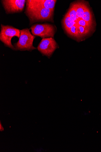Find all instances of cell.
<instances>
[{"label": "cell", "instance_id": "6da1fadb", "mask_svg": "<svg viewBox=\"0 0 101 152\" xmlns=\"http://www.w3.org/2000/svg\"><path fill=\"white\" fill-rule=\"evenodd\" d=\"M26 3L25 13L31 23L50 20L52 18L54 10L43 7L33 0L26 1Z\"/></svg>", "mask_w": 101, "mask_h": 152}, {"label": "cell", "instance_id": "7a4b0ae2", "mask_svg": "<svg viewBox=\"0 0 101 152\" xmlns=\"http://www.w3.org/2000/svg\"><path fill=\"white\" fill-rule=\"evenodd\" d=\"M35 37L32 35L28 28L20 30V36L18 42L14 44L16 50L29 51L36 49L33 46Z\"/></svg>", "mask_w": 101, "mask_h": 152}, {"label": "cell", "instance_id": "3957f363", "mask_svg": "<svg viewBox=\"0 0 101 152\" xmlns=\"http://www.w3.org/2000/svg\"><path fill=\"white\" fill-rule=\"evenodd\" d=\"M20 36V30L12 26L1 24L0 40L6 47L16 50L15 47L12 44L11 40L14 37L19 38Z\"/></svg>", "mask_w": 101, "mask_h": 152}, {"label": "cell", "instance_id": "277c9868", "mask_svg": "<svg viewBox=\"0 0 101 152\" xmlns=\"http://www.w3.org/2000/svg\"><path fill=\"white\" fill-rule=\"evenodd\" d=\"M31 33L34 36L43 38L53 37L55 33V28L52 25L49 24H37L31 27Z\"/></svg>", "mask_w": 101, "mask_h": 152}, {"label": "cell", "instance_id": "5b68a950", "mask_svg": "<svg viewBox=\"0 0 101 152\" xmlns=\"http://www.w3.org/2000/svg\"><path fill=\"white\" fill-rule=\"evenodd\" d=\"M58 47L55 40L53 38L50 37L43 38L37 48L42 54L50 58Z\"/></svg>", "mask_w": 101, "mask_h": 152}, {"label": "cell", "instance_id": "8992f818", "mask_svg": "<svg viewBox=\"0 0 101 152\" xmlns=\"http://www.w3.org/2000/svg\"><path fill=\"white\" fill-rule=\"evenodd\" d=\"M2 5L7 14L20 12L25 7V0H3Z\"/></svg>", "mask_w": 101, "mask_h": 152}, {"label": "cell", "instance_id": "52a82bcc", "mask_svg": "<svg viewBox=\"0 0 101 152\" xmlns=\"http://www.w3.org/2000/svg\"><path fill=\"white\" fill-rule=\"evenodd\" d=\"M33 1L42 7L54 10L57 1L55 0H33Z\"/></svg>", "mask_w": 101, "mask_h": 152}, {"label": "cell", "instance_id": "ba28073f", "mask_svg": "<svg viewBox=\"0 0 101 152\" xmlns=\"http://www.w3.org/2000/svg\"><path fill=\"white\" fill-rule=\"evenodd\" d=\"M76 23L72 20L67 14H66L63 20V24L64 28L67 33L71 27L76 25Z\"/></svg>", "mask_w": 101, "mask_h": 152}, {"label": "cell", "instance_id": "9c48e42d", "mask_svg": "<svg viewBox=\"0 0 101 152\" xmlns=\"http://www.w3.org/2000/svg\"><path fill=\"white\" fill-rule=\"evenodd\" d=\"M77 17L78 19H81L87 7L86 4L84 3L80 2L75 3Z\"/></svg>", "mask_w": 101, "mask_h": 152}, {"label": "cell", "instance_id": "30bf717a", "mask_svg": "<svg viewBox=\"0 0 101 152\" xmlns=\"http://www.w3.org/2000/svg\"><path fill=\"white\" fill-rule=\"evenodd\" d=\"M81 19L92 25L93 16L91 10L88 7L85 10Z\"/></svg>", "mask_w": 101, "mask_h": 152}, {"label": "cell", "instance_id": "8fae6325", "mask_svg": "<svg viewBox=\"0 0 101 152\" xmlns=\"http://www.w3.org/2000/svg\"><path fill=\"white\" fill-rule=\"evenodd\" d=\"M67 14L74 21L76 22L79 20L77 17L75 4H73L70 7Z\"/></svg>", "mask_w": 101, "mask_h": 152}, {"label": "cell", "instance_id": "7c38bea8", "mask_svg": "<svg viewBox=\"0 0 101 152\" xmlns=\"http://www.w3.org/2000/svg\"><path fill=\"white\" fill-rule=\"evenodd\" d=\"M67 33L71 36L77 38L80 37L78 27L77 25H76L71 27Z\"/></svg>", "mask_w": 101, "mask_h": 152}, {"label": "cell", "instance_id": "4fadbf2b", "mask_svg": "<svg viewBox=\"0 0 101 152\" xmlns=\"http://www.w3.org/2000/svg\"><path fill=\"white\" fill-rule=\"evenodd\" d=\"M77 25L80 37L87 35L92 30V29L86 28Z\"/></svg>", "mask_w": 101, "mask_h": 152}, {"label": "cell", "instance_id": "5bb4252c", "mask_svg": "<svg viewBox=\"0 0 101 152\" xmlns=\"http://www.w3.org/2000/svg\"><path fill=\"white\" fill-rule=\"evenodd\" d=\"M77 25L86 28L92 29V25L86 22L82 19H79L77 22Z\"/></svg>", "mask_w": 101, "mask_h": 152}, {"label": "cell", "instance_id": "9a60e30c", "mask_svg": "<svg viewBox=\"0 0 101 152\" xmlns=\"http://www.w3.org/2000/svg\"><path fill=\"white\" fill-rule=\"evenodd\" d=\"M0 127H1V128H0V130H1V131H3L4 130V128H3V127H1V125H0Z\"/></svg>", "mask_w": 101, "mask_h": 152}]
</instances>
